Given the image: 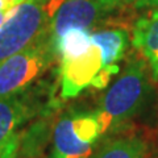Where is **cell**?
I'll return each mask as SVG.
<instances>
[{"label": "cell", "instance_id": "277c9868", "mask_svg": "<svg viewBox=\"0 0 158 158\" xmlns=\"http://www.w3.org/2000/svg\"><path fill=\"white\" fill-rule=\"evenodd\" d=\"M56 57V46L48 29L27 48L0 63V98L29 88L50 67Z\"/></svg>", "mask_w": 158, "mask_h": 158}, {"label": "cell", "instance_id": "6da1fadb", "mask_svg": "<svg viewBox=\"0 0 158 158\" xmlns=\"http://www.w3.org/2000/svg\"><path fill=\"white\" fill-rule=\"evenodd\" d=\"M148 92L146 66L142 61H133L107 90L96 110L104 132L115 129L136 116L145 104Z\"/></svg>", "mask_w": 158, "mask_h": 158}, {"label": "cell", "instance_id": "8fae6325", "mask_svg": "<svg viewBox=\"0 0 158 158\" xmlns=\"http://www.w3.org/2000/svg\"><path fill=\"white\" fill-rule=\"evenodd\" d=\"M21 146V133L17 132L8 140L0 142V158H16Z\"/></svg>", "mask_w": 158, "mask_h": 158}, {"label": "cell", "instance_id": "7c38bea8", "mask_svg": "<svg viewBox=\"0 0 158 158\" xmlns=\"http://www.w3.org/2000/svg\"><path fill=\"white\" fill-rule=\"evenodd\" d=\"M125 3H132L135 8H156L158 0H125Z\"/></svg>", "mask_w": 158, "mask_h": 158}, {"label": "cell", "instance_id": "7a4b0ae2", "mask_svg": "<svg viewBox=\"0 0 158 158\" xmlns=\"http://www.w3.org/2000/svg\"><path fill=\"white\" fill-rule=\"evenodd\" d=\"M58 3L59 0H25L9 11L0 27V63L48 31Z\"/></svg>", "mask_w": 158, "mask_h": 158}, {"label": "cell", "instance_id": "9c48e42d", "mask_svg": "<svg viewBox=\"0 0 158 158\" xmlns=\"http://www.w3.org/2000/svg\"><path fill=\"white\" fill-rule=\"evenodd\" d=\"M90 36L102 52V69L117 66L128 48V33L123 29H102L90 32Z\"/></svg>", "mask_w": 158, "mask_h": 158}, {"label": "cell", "instance_id": "5b68a950", "mask_svg": "<svg viewBox=\"0 0 158 158\" xmlns=\"http://www.w3.org/2000/svg\"><path fill=\"white\" fill-rule=\"evenodd\" d=\"M125 0H59L50 21L53 41L70 29H90L117 11Z\"/></svg>", "mask_w": 158, "mask_h": 158}, {"label": "cell", "instance_id": "30bf717a", "mask_svg": "<svg viewBox=\"0 0 158 158\" xmlns=\"http://www.w3.org/2000/svg\"><path fill=\"white\" fill-rule=\"evenodd\" d=\"M148 146L140 137H121L110 140L91 158H146Z\"/></svg>", "mask_w": 158, "mask_h": 158}, {"label": "cell", "instance_id": "ba28073f", "mask_svg": "<svg viewBox=\"0 0 158 158\" xmlns=\"http://www.w3.org/2000/svg\"><path fill=\"white\" fill-rule=\"evenodd\" d=\"M133 45L149 62L153 79L158 81V11L136 23L133 28Z\"/></svg>", "mask_w": 158, "mask_h": 158}, {"label": "cell", "instance_id": "5bb4252c", "mask_svg": "<svg viewBox=\"0 0 158 158\" xmlns=\"http://www.w3.org/2000/svg\"><path fill=\"white\" fill-rule=\"evenodd\" d=\"M9 11H11V9H9ZM9 11H0V27H2V24L6 21V19H7V16H8Z\"/></svg>", "mask_w": 158, "mask_h": 158}, {"label": "cell", "instance_id": "4fadbf2b", "mask_svg": "<svg viewBox=\"0 0 158 158\" xmlns=\"http://www.w3.org/2000/svg\"><path fill=\"white\" fill-rule=\"evenodd\" d=\"M2 2L4 3V7H6L7 11H9V9L15 8L19 4H21L23 2H25V0H2Z\"/></svg>", "mask_w": 158, "mask_h": 158}, {"label": "cell", "instance_id": "3957f363", "mask_svg": "<svg viewBox=\"0 0 158 158\" xmlns=\"http://www.w3.org/2000/svg\"><path fill=\"white\" fill-rule=\"evenodd\" d=\"M104 135L98 111L71 110L54 124L50 158H91Z\"/></svg>", "mask_w": 158, "mask_h": 158}, {"label": "cell", "instance_id": "52a82bcc", "mask_svg": "<svg viewBox=\"0 0 158 158\" xmlns=\"http://www.w3.org/2000/svg\"><path fill=\"white\" fill-rule=\"evenodd\" d=\"M41 108L40 94L31 87L0 98V142L17 133L20 127L36 116Z\"/></svg>", "mask_w": 158, "mask_h": 158}, {"label": "cell", "instance_id": "9a60e30c", "mask_svg": "<svg viewBox=\"0 0 158 158\" xmlns=\"http://www.w3.org/2000/svg\"><path fill=\"white\" fill-rule=\"evenodd\" d=\"M0 11H7L6 7H4V3L2 2V0H0Z\"/></svg>", "mask_w": 158, "mask_h": 158}, {"label": "cell", "instance_id": "8992f818", "mask_svg": "<svg viewBox=\"0 0 158 158\" xmlns=\"http://www.w3.org/2000/svg\"><path fill=\"white\" fill-rule=\"evenodd\" d=\"M59 59V95L62 100L75 98L85 88L92 86L94 79L103 67L102 52L94 42H91L86 52L61 57Z\"/></svg>", "mask_w": 158, "mask_h": 158}]
</instances>
